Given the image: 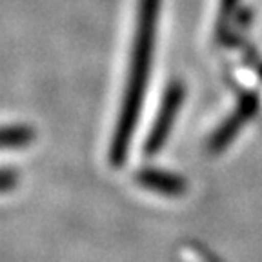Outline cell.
<instances>
[{"mask_svg": "<svg viewBox=\"0 0 262 262\" xmlns=\"http://www.w3.org/2000/svg\"><path fill=\"white\" fill-rule=\"evenodd\" d=\"M184 95L186 90L180 82H171L168 86V90H166V93L162 97V104H160V110L157 113V119L151 126V131H149V137L146 140V146H144L146 155L151 157L162 149L164 142L168 140L169 133H171L177 115H179L180 107H182Z\"/></svg>", "mask_w": 262, "mask_h": 262, "instance_id": "2", "label": "cell"}, {"mask_svg": "<svg viewBox=\"0 0 262 262\" xmlns=\"http://www.w3.org/2000/svg\"><path fill=\"white\" fill-rule=\"evenodd\" d=\"M255 107H257V98L255 97H250V98H246V100H242V104L238 106V110L235 111V115H231V117L221 126V129L213 135L211 142H209L211 151H222V149L235 139V135H237L238 129L244 126L246 120L251 119Z\"/></svg>", "mask_w": 262, "mask_h": 262, "instance_id": "4", "label": "cell"}, {"mask_svg": "<svg viewBox=\"0 0 262 262\" xmlns=\"http://www.w3.org/2000/svg\"><path fill=\"white\" fill-rule=\"evenodd\" d=\"M33 140V129L22 124H13V126L4 127L2 133V144L4 147L11 149V147H24Z\"/></svg>", "mask_w": 262, "mask_h": 262, "instance_id": "5", "label": "cell"}, {"mask_svg": "<svg viewBox=\"0 0 262 262\" xmlns=\"http://www.w3.org/2000/svg\"><path fill=\"white\" fill-rule=\"evenodd\" d=\"M137 182L142 188L151 189V191L166 196H180L184 195L186 189H188V184H186V180L182 177H179L177 173H169L155 168L140 169L137 173Z\"/></svg>", "mask_w": 262, "mask_h": 262, "instance_id": "3", "label": "cell"}, {"mask_svg": "<svg viewBox=\"0 0 262 262\" xmlns=\"http://www.w3.org/2000/svg\"><path fill=\"white\" fill-rule=\"evenodd\" d=\"M160 0H140L137 31L131 51L129 77L124 91L122 107L119 113V122L115 126L113 139L110 146V160L115 168H120L127 157L131 139L139 122L140 107L146 93L149 68H151L153 46H155V28L159 20Z\"/></svg>", "mask_w": 262, "mask_h": 262, "instance_id": "1", "label": "cell"}]
</instances>
